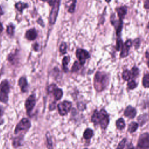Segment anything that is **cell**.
Returning <instances> with one entry per match:
<instances>
[{
	"label": "cell",
	"instance_id": "cell-1",
	"mask_svg": "<svg viewBox=\"0 0 149 149\" xmlns=\"http://www.w3.org/2000/svg\"><path fill=\"white\" fill-rule=\"evenodd\" d=\"M109 121V116L104 109H101L100 111L95 110L91 116V122L95 125L100 124L101 127L103 129L107 127Z\"/></svg>",
	"mask_w": 149,
	"mask_h": 149
},
{
	"label": "cell",
	"instance_id": "cell-2",
	"mask_svg": "<svg viewBox=\"0 0 149 149\" xmlns=\"http://www.w3.org/2000/svg\"><path fill=\"white\" fill-rule=\"evenodd\" d=\"M108 77L104 72H97L94 79V86L97 91H101L105 88L108 83Z\"/></svg>",
	"mask_w": 149,
	"mask_h": 149
},
{
	"label": "cell",
	"instance_id": "cell-3",
	"mask_svg": "<svg viewBox=\"0 0 149 149\" xmlns=\"http://www.w3.org/2000/svg\"><path fill=\"white\" fill-rule=\"evenodd\" d=\"M9 84L6 80L2 81L0 84V101L6 103L8 100Z\"/></svg>",
	"mask_w": 149,
	"mask_h": 149
},
{
	"label": "cell",
	"instance_id": "cell-4",
	"mask_svg": "<svg viewBox=\"0 0 149 149\" xmlns=\"http://www.w3.org/2000/svg\"><path fill=\"white\" fill-rule=\"evenodd\" d=\"M136 149H149V133H144L140 136Z\"/></svg>",
	"mask_w": 149,
	"mask_h": 149
},
{
	"label": "cell",
	"instance_id": "cell-5",
	"mask_svg": "<svg viewBox=\"0 0 149 149\" xmlns=\"http://www.w3.org/2000/svg\"><path fill=\"white\" fill-rule=\"evenodd\" d=\"M72 107V103L69 101H65L60 102L58 105V109L61 115H65L70 110Z\"/></svg>",
	"mask_w": 149,
	"mask_h": 149
},
{
	"label": "cell",
	"instance_id": "cell-6",
	"mask_svg": "<svg viewBox=\"0 0 149 149\" xmlns=\"http://www.w3.org/2000/svg\"><path fill=\"white\" fill-rule=\"evenodd\" d=\"M31 126L30 122L27 118H23L19 123L16 125L14 130L15 133H17L20 131L28 130Z\"/></svg>",
	"mask_w": 149,
	"mask_h": 149
},
{
	"label": "cell",
	"instance_id": "cell-7",
	"mask_svg": "<svg viewBox=\"0 0 149 149\" xmlns=\"http://www.w3.org/2000/svg\"><path fill=\"white\" fill-rule=\"evenodd\" d=\"M59 2L60 0H55L54 4L52 5L53 7L52 8L49 15V22L51 24H54L56 21L58 13L59 11Z\"/></svg>",
	"mask_w": 149,
	"mask_h": 149
},
{
	"label": "cell",
	"instance_id": "cell-8",
	"mask_svg": "<svg viewBox=\"0 0 149 149\" xmlns=\"http://www.w3.org/2000/svg\"><path fill=\"white\" fill-rule=\"evenodd\" d=\"M76 55L81 65H84L85 61L90 57L89 53L87 51L83 49H77L76 52Z\"/></svg>",
	"mask_w": 149,
	"mask_h": 149
},
{
	"label": "cell",
	"instance_id": "cell-9",
	"mask_svg": "<svg viewBox=\"0 0 149 149\" xmlns=\"http://www.w3.org/2000/svg\"><path fill=\"white\" fill-rule=\"evenodd\" d=\"M48 92L52 93L55 100H60L63 95V91L61 88H57L55 84H51L48 87Z\"/></svg>",
	"mask_w": 149,
	"mask_h": 149
},
{
	"label": "cell",
	"instance_id": "cell-10",
	"mask_svg": "<svg viewBox=\"0 0 149 149\" xmlns=\"http://www.w3.org/2000/svg\"><path fill=\"white\" fill-rule=\"evenodd\" d=\"M36 104V97L34 94L30 95L25 102V107L28 115H30Z\"/></svg>",
	"mask_w": 149,
	"mask_h": 149
},
{
	"label": "cell",
	"instance_id": "cell-11",
	"mask_svg": "<svg viewBox=\"0 0 149 149\" xmlns=\"http://www.w3.org/2000/svg\"><path fill=\"white\" fill-rule=\"evenodd\" d=\"M132 45V41L130 40H127L126 42L123 45L121 48V53H120V57L125 58L127 56L129 53V49L130 47Z\"/></svg>",
	"mask_w": 149,
	"mask_h": 149
},
{
	"label": "cell",
	"instance_id": "cell-12",
	"mask_svg": "<svg viewBox=\"0 0 149 149\" xmlns=\"http://www.w3.org/2000/svg\"><path fill=\"white\" fill-rule=\"evenodd\" d=\"M136 113L137 112L136 109L132 107V106L129 105L126 108L124 111V115L127 118H129L130 119H133L136 115Z\"/></svg>",
	"mask_w": 149,
	"mask_h": 149
},
{
	"label": "cell",
	"instance_id": "cell-13",
	"mask_svg": "<svg viewBox=\"0 0 149 149\" xmlns=\"http://www.w3.org/2000/svg\"><path fill=\"white\" fill-rule=\"evenodd\" d=\"M18 84L20 86L22 92H26L27 91L28 83L27 81V79L25 77H20L19 80Z\"/></svg>",
	"mask_w": 149,
	"mask_h": 149
},
{
	"label": "cell",
	"instance_id": "cell-14",
	"mask_svg": "<svg viewBox=\"0 0 149 149\" xmlns=\"http://www.w3.org/2000/svg\"><path fill=\"white\" fill-rule=\"evenodd\" d=\"M116 10L118 15V16L119 17V19L122 20L124 18V17L126 15V14L127 8L125 6H121V7L118 8L116 9Z\"/></svg>",
	"mask_w": 149,
	"mask_h": 149
},
{
	"label": "cell",
	"instance_id": "cell-15",
	"mask_svg": "<svg viewBox=\"0 0 149 149\" xmlns=\"http://www.w3.org/2000/svg\"><path fill=\"white\" fill-rule=\"evenodd\" d=\"M26 37L29 40H34L37 37V33L36 30L32 29L28 30L26 33Z\"/></svg>",
	"mask_w": 149,
	"mask_h": 149
},
{
	"label": "cell",
	"instance_id": "cell-16",
	"mask_svg": "<svg viewBox=\"0 0 149 149\" xmlns=\"http://www.w3.org/2000/svg\"><path fill=\"white\" fill-rule=\"evenodd\" d=\"M116 125L118 129L121 130V129H124L125 127V121H124L123 119L122 118H119L116 122Z\"/></svg>",
	"mask_w": 149,
	"mask_h": 149
},
{
	"label": "cell",
	"instance_id": "cell-17",
	"mask_svg": "<svg viewBox=\"0 0 149 149\" xmlns=\"http://www.w3.org/2000/svg\"><path fill=\"white\" fill-rule=\"evenodd\" d=\"M138 126V123L135 122H132L129 124L127 130L130 133H133L137 129Z\"/></svg>",
	"mask_w": 149,
	"mask_h": 149
},
{
	"label": "cell",
	"instance_id": "cell-18",
	"mask_svg": "<svg viewBox=\"0 0 149 149\" xmlns=\"http://www.w3.org/2000/svg\"><path fill=\"white\" fill-rule=\"evenodd\" d=\"M93 135V131L91 129H87L85 130L83 133V137L85 139H90Z\"/></svg>",
	"mask_w": 149,
	"mask_h": 149
},
{
	"label": "cell",
	"instance_id": "cell-19",
	"mask_svg": "<svg viewBox=\"0 0 149 149\" xmlns=\"http://www.w3.org/2000/svg\"><path fill=\"white\" fill-rule=\"evenodd\" d=\"M143 85L146 88H149V73L146 74L142 80Z\"/></svg>",
	"mask_w": 149,
	"mask_h": 149
},
{
	"label": "cell",
	"instance_id": "cell-20",
	"mask_svg": "<svg viewBox=\"0 0 149 149\" xmlns=\"http://www.w3.org/2000/svg\"><path fill=\"white\" fill-rule=\"evenodd\" d=\"M122 78L125 81H128L129 80L130 78L131 77V73H130V72L127 70V69H126L125 70H123V73H122Z\"/></svg>",
	"mask_w": 149,
	"mask_h": 149
},
{
	"label": "cell",
	"instance_id": "cell-21",
	"mask_svg": "<svg viewBox=\"0 0 149 149\" xmlns=\"http://www.w3.org/2000/svg\"><path fill=\"white\" fill-rule=\"evenodd\" d=\"M69 61H70V58L69 56H65L62 60V66L65 72H67L68 70L67 66L68 65Z\"/></svg>",
	"mask_w": 149,
	"mask_h": 149
},
{
	"label": "cell",
	"instance_id": "cell-22",
	"mask_svg": "<svg viewBox=\"0 0 149 149\" xmlns=\"http://www.w3.org/2000/svg\"><path fill=\"white\" fill-rule=\"evenodd\" d=\"M148 118L146 114L142 115L138 117V121L141 125H143L148 120Z\"/></svg>",
	"mask_w": 149,
	"mask_h": 149
},
{
	"label": "cell",
	"instance_id": "cell-23",
	"mask_svg": "<svg viewBox=\"0 0 149 149\" xmlns=\"http://www.w3.org/2000/svg\"><path fill=\"white\" fill-rule=\"evenodd\" d=\"M130 73H131V76H132V77H133V78L137 77L139 76V69L136 66L133 67L132 70H131Z\"/></svg>",
	"mask_w": 149,
	"mask_h": 149
},
{
	"label": "cell",
	"instance_id": "cell-24",
	"mask_svg": "<svg viewBox=\"0 0 149 149\" xmlns=\"http://www.w3.org/2000/svg\"><path fill=\"white\" fill-rule=\"evenodd\" d=\"M15 7L20 11H22L23 9L26 8V7H27V4L22 3V2H18L17 3H16L15 5Z\"/></svg>",
	"mask_w": 149,
	"mask_h": 149
},
{
	"label": "cell",
	"instance_id": "cell-25",
	"mask_svg": "<svg viewBox=\"0 0 149 149\" xmlns=\"http://www.w3.org/2000/svg\"><path fill=\"white\" fill-rule=\"evenodd\" d=\"M127 87L130 90H133L137 87V83L134 80H130L127 83Z\"/></svg>",
	"mask_w": 149,
	"mask_h": 149
},
{
	"label": "cell",
	"instance_id": "cell-26",
	"mask_svg": "<svg viewBox=\"0 0 149 149\" xmlns=\"http://www.w3.org/2000/svg\"><path fill=\"white\" fill-rule=\"evenodd\" d=\"M81 66H82L80 62L79 63L78 62H75L72 66V72H76L77 70H79L81 67Z\"/></svg>",
	"mask_w": 149,
	"mask_h": 149
},
{
	"label": "cell",
	"instance_id": "cell-27",
	"mask_svg": "<svg viewBox=\"0 0 149 149\" xmlns=\"http://www.w3.org/2000/svg\"><path fill=\"white\" fill-rule=\"evenodd\" d=\"M126 139L125 138L123 139L119 143L116 149H123L125 146V144H126Z\"/></svg>",
	"mask_w": 149,
	"mask_h": 149
},
{
	"label": "cell",
	"instance_id": "cell-28",
	"mask_svg": "<svg viewBox=\"0 0 149 149\" xmlns=\"http://www.w3.org/2000/svg\"><path fill=\"white\" fill-rule=\"evenodd\" d=\"M123 46V43H122V40L118 37L116 42V49L117 51H119L120 48H122Z\"/></svg>",
	"mask_w": 149,
	"mask_h": 149
},
{
	"label": "cell",
	"instance_id": "cell-29",
	"mask_svg": "<svg viewBox=\"0 0 149 149\" xmlns=\"http://www.w3.org/2000/svg\"><path fill=\"white\" fill-rule=\"evenodd\" d=\"M47 144H48V149H52V142L51 137L48 136V133L47 134Z\"/></svg>",
	"mask_w": 149,
	"mask_h": 149
},
{
	"label": "cell",
	"instance_id": "cell-30",
	"mask_svg": "<svg viewBox=\"0 0 149 149\" xmlns=\"http://www.w3.org/2000/svg\"><path fill=\"white\" fill-rule=\"evenodd\" d=\"M76 2V0H73V2H72V3L70 5V6H69V9H68V11H69L70 13H73V12L74 11Z\"/></svg>",
	"mask_w": 149,
	"mask_h": 149
},
{
	"label": "cell",
	"instance_id": "cell-31",
	"mask_svg": "<svg viewBox=\"0 0 149 149\" xmlns=\"http://www.w3.org/2000/svg\"><path fill=\"white\" fill-rule=\"evenodd\" d=\"M66 51V44L65 42H62L60 46V52L64 54Z\"/></svg>",
	"mask_w": 149,
	"mask_h": 149
},
{
	"label": "cell",
	"instance_id": "cell-32",
	"mask_svg": "<svg viewBox=\"0 0 149 149\" xmlns=\"http://www.w3.org/2000/svg\"><path fill=\"white\" fill-rule=\"evenodd\" d=\"M13 31H14V26L12 24H10L7 27V33L10 34L12 35L13 34Z\"/></svg>",
	"mask_w": 149,
	"mask_h": 149
},
{
	"label": "cell",
	"instance_id": "cell-33",
	"mask_svg": "<svg viewBox=\"0 0 149 149\" xmlns=\"http://www.w3.org/2000/svg\"><path fill=\"white\" fill-rule=\"evenodd\" d=\"M140 45V40L139 38H137L134 40V46L136 47V48H138V47Z\"/></svg>",
	"mask_w": 149,
	"mask_h": 149
},
{
	"label": "cell",
	"instance_id": "cell-34",
	"mask_svg": "<svg viewBox=\"0 0 149 149\" xmlns=\"http://www.w3.org/2000/svg\"><path fill=\"white\" fill-rule=\"evenodd\" d=\"M44 1H47L48 3H49L50 5H53L55 2V0H42Z\"/></svg>",
	"mask_w": 149,
	"mask_h": 149
},
{
	"label": "cell",
	"instance_id": "cell-35",
	"mask_svg": "<svg viewBox=\"0 0 149 149\" xmlns=\"http://www.w3.org/2000/svg\"><path fill=\"white\" fill-rule=\"evenodd\" d=\"M126 149H134V147L132 143H129L126 147Z\"/></svg>",
	"mask_w": 149,
	"mask_h": 149
},
{
	"label": "cell",
	"instance_id": "cell-36",
	"mask_svg": "<svg viewBox=\"0 0 149 149\" xmlns=\"http://www.w3.org/2000/svg\"><path fill=\"white\" fill-rule=\"evenodd\" d=\"M55 103H52L50 105H49V109L50 110H53L55 109Z\"/></svg>",
	"mask_w": 149,
	"mask_h": 149
},
{
	"label": "cell",
	"instance_id": "cell-37",
	"mask_svg": "<svg viewBox=\"0 0 149 149\" xmlns=\"http://www.w3.org/2000/svg\"><path fill=\"white\" fill-rule=\"evenodd\" d=\"M146 57L147 58V66L149 68V54L148 52H146Z\"/></svg>",
	"mask_w": 149,
	"mask_h": 149
},
{
	"label": "cell",
	"instance_id": "cell-38",
	"mask_svg": "<svg viewBox=\"0 0 149 149\" xmlns=\"http://www.w3.org/2000/svg\"><path fill=\"white\" fill-rule=\"evenodd\" d=\"M2 114H3V109H2V107L0 105V118L1 117Z\"/></svg>",
	"mask_w": 149,
	"mask_h": 149
},
{
	"label": "cell",
	"instance_id": "cell-39",
	"mask_svg": "<svg viewBox=\"0 0 149 149\" xmlns=\"http://www.w3.org/2000/svg\"><path fill=\"white\" fill-rule=\"evenodd\" d=\"M3 30V26H2V24L0 23V33Z\"/></svg>",
	"mask_w": 149,
	"mask_h": 149
},
{
	"label": "cell",
	"instance_id": "cell-40",
	"mask_svg": "<svg viewBox=\"0 0 149 149\" xmlns=\"http://www.w3.org/2000/svg\"><path fill=\"white\" fill-rule=\"evenodd\" d=\"M2 14H3V11H2V9H1V8L0 7V16H1V15H2Z\"/></svg>",
	"mask_w": 149,
	"mask_h": 149
},
{
	"label": "cell",
	"instance_id": "cell-41",
	"mask_svg": "<svg viewBox=\"0 0 149 149\" xmlns=\"http://www.w3.org/2000/svg\"><path fill=\"white\" fill-rule=\"evenodd\" d=\"M105 1H106L107 2H110L111 0H105Z\"/></svg>",
	"mask_w": 149,
	"mask_h": 149
},
{
	"label": "cell",
	"instance_id": "cell-42",
	"mask_svg": "<svg viewBox=\"0 0 149 149\" xmlns=\"http://www.w3.org/2000/svg\"><path fill=\"white\" fill-rule=\"evenodd\" d=\"M85 149H87V148H85Z\"/></svg>",
	"mask_w": 149,
	"mask_h": 149
}]
</instances>
